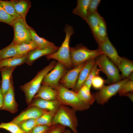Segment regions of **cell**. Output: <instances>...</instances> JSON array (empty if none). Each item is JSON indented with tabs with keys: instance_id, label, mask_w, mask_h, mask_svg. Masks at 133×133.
I'll return each mask as SVG.
<instances>
[{
	"instance_id": "6da1fadb",
	"label": "cell",
	"mask_w": 133,
	"mask_h": 133,
	"mask_svg": "<svg viewBox=\"0 0 133 133\" xmlns=\"http://www.w3.org/2000/svg\"><path fill=\"white\" fill-rule=\"evenodd\" d=\"M64 32L66 36L61 47L56 51L46 56L48 60H57L66 68H71L73 66L70 57L69 43L71 37L74 32L72 26L68 24L65 26Z\"/></svg>"
},
{
	"instance_id": "7a4b0ae2",
	"label": "cell",
	"mask_w": 133,
	"mask_h": 133,
	"mask_svg": "<svg viewBox=\"0 0 133 133\" xmlns=\"http://www.w3.org/2000/svg\"><path fill=\"white\" fill-rule=\"evenodd\" d=\"M56 63L55 60L52 61L39 71L32 80L20 86V88L24 94L26 101L28 105L37 93L44 77L53 68Z\"/></svg>"
},
{
	"instance_id": "3957f363",
	"label": "cell",
	"mask_w": 133,
	"mask_h": 133,
	"mask_svg": "<svg viewBox=\"0 0 133 133\" xmlns=\"http://www.w3.org/2000/svg\"><path fill=\"white\" fill-rule=\"evenodd\" d=\"M57 100L61 105L70 107L75 111H83L88 109L90 106L81 100L75 91L59 84L57 89Z\"/></svg>"
},
{
	"instance_id": "277c9868",
	"label": "cell",
	"mask_w": 133,
	"mask_h": 133,
	"mask_svg": "<svg viewBox=\"0 0 133 133\" xmlns=\"http://www.w3.org/2000/svg\"><path fill=\"white\" fill-rule=\"evenodd\" d=\"M75 111L60 104L53 118V125H59L70 128L73 133H78V120Z\"/></svg>"
},
{
	"instance_id": "5b68a950",
	"label": "cell",
	"mask_w": 133,
	"mask_h": 133,
	"mask_svg": "<svg viewBox=\"0 0 133 133\" xmlns=\"http://www.w3.org/2000/svg\"><path fill=\"white\" fill-rule=\"evenodd\" d=\"M95 60L100 71L107 76L106 83L110 84L121 80L118 68L106 55L102 54L95 58Z\"/></svg>"
},
{
	"instance_id": "8992f818",
	"label": "cell",
	"mask_w": 133,
	"mask_h": 133,
	"mask_svg": "<svg viewBox=\"0 0 133 133\" xmlns=\"http://www.w3.org/2000/svg\"><path fill=\"white\" fill-rule=\"evenodd\" d=\"M70 51L72 63L74 66L88 60L95 59L103 54L99 48L91 50L82 44L70 47Z\"/></svg>"
},
{
	"instance_id": "52a82bcc",
	"label": "cell",
	"mask_w": 133,
	"mask_h": 133,
	"mask_svg": "<svg viewBox=\"0 0 133 133\" xmlns=\"http://www.w3.org/2000/svg\"><path fill=\"white\" fill-rule=\"evenodd\" d=\"M129 78L108 85H104L98 92L93 94L95 100L99 104L103 105L107 102L115 95L122 85L129 80Z\"/></svg>"
},
{
	"instance_id": "ba28073f",
	"label": "cell",
	"mask_w": 133,
	"mask_h": 133,
	"mask_svg": "<svg viewBox=\"0 0 133 133\" xmlns=\"http://www.w3.org/2000/svg\"><path fill=\"white\" fill-rule=\"evenodd\" d=\"M66 68L63 65L58 62L53 68L45 76L42 84L57 90L60 80L67 71Z\"/></svg>"
},
{
	"instance_id": "9c48e42d",
	"label": "cell",
	"mask_w": 133,
	"mask_h": 133,
	"mask_svg": "<svg viewBox=\"0 0 133 133\" xmlns=\"http://www.w3.org/2000/svg\"><path fill=\"white\" fill-rule=\"evenodd\" d=\"M86 62L83 63L67 71L60 80V84L65 87L74 90L80 73Z\"/></svg>"
},
{
	"instance_id": "30bf717a",
	"label": "cell",
	"mask_w": 133,
	"mask_h": 133,
	"mask_svg": "<svg viewBox=\"0 0 133 133\" xmlns=\"http://www.w3.org/2000/svg\"><path fill=\"white\" fill-rule=\"evenodd\" d=\"M3 96V104L0 110L7 111L12 114L17 112L18 104L15 100L12 77L10 88Z\"/></svg>"
},
{
	"instance_id": "8fae6325",
	"label": "cell",
	"mask_w": 133,
	"mask_h": 133,
	"mask_svg": "<svg viewBox=\"0 0 133 133\" xmlns=\"http://www.w3.org/2000/svg\"><path fill=\"white\" fill-rule=\"evenodd\" d=\"M98 45V48L103 53L109 58L117 67L120 63L121 57L119 55L116 49L108 37Z\"/></svg>"
},
{
	"instance_id": "7c38bea8",
	"label": "cell",
	"mask_w": 133,
	"mask_h": 133,
	"mask_svg": "<svg viewBox=\"0 0 133 133\" xmlns=\"http://www.w3.org/2000/svg\"><path fill=\"white\" fill-rule=\"evenodd\" d=\"M48 111L35 106L27 108L14 118L11 122L17 124L25 120L30 119H36Z\"/></svg>"
},
{
	"instance_id": "4fadbf2b",
	"label": "cell",
	"mask_w": 133,
	"mask_h": 133,
	"mask_svg": "<svg viewBox=\"0 0 133 133\" xmlns=\"http://www.w3.org/2000/svg\"><path fill=\"white\" fill-rule=\"evenodd\" d=\"M59 47L55 45L44 49L37 48L35 49L27 54L25 63L31 66L36 59L43 56H46L55 52Z\"/></svg>"
},
{
	"instance_id": "5bb4252c",
	"label": "cell",
	"mask_w": 133,
	"mask_h": 133,
	"mask_svg": "<svg viewBox=\"0 0 133 133\" xmlns=\"http://www.w3.org/2000/svg\"><path fill=\"white\" fill-rule=\"evenodd\" d=\"M33 99L27 108L35 106L42 109L56 113L60 105L57 100H48L40 98Z\"/></svg>"
},
{
	"instance_id": "9a60e30c",
	"label": "cell",
	"mask_w": 133,
	"mask_h": 133,
	"mask_svg": "<svg viewBox=\"0 0 133 133\" xmlns=\"http://www.w3.org/2000/svg\"><path fill=\"white\" fill-rule=\"evenodd\" d=\"M95 62V59L86 62L79 74L74 90L75 92L77 93L84 85Z\"/></svg>"
},
{
	"instance_id": "2e32d148",
	"label": "cell",
	"mask_w": 133,
	"mask_h": 133,
	"mask_svg": "<svg viewBox=\"0 0 133 133\" xmlns=\"http://www.w3.org/2000/svg\"><path fill=\"white\" fill-rule=\"evenodd\" d=\"M16 67L3 68L0 69L2 77L0 86L3 96L9 90L11 83L12 73Z\"/></svg>"
},
{
	"instance_id": "e0dca14e",
	"label": "cell",
	"mask_w": 133,
	"mask_h": 133,
	"mask_svg": "<svg viewBox=\"0 0 133 133\" xmlns=\"http://www.w3.org/2000/svg\"><path fill=\"white\" fill-rule=\"evenodd\" d=\"M57 91L52 87L47 86H41L33 98H40L48 100H57Z\"/></svg>"
},
{
	"instance_id": "ac0fdd59",
	"label": "cell",
	"mask_w": 133,
	"mask_h": 133,
	"mask_svg": "<svg viewBox=\"0 0 133 133\" xmlns=\"http://www.w3.org/2000/svg\"><path fill=\"white\" fill-rule=\"evenodd\" d=\"M16 13L25 21L26 15L31 6V2L29 0H11Z\"/></svg>"
},
{
	"instance_id": "d6986e66",
	"label": "cell",
	"mask_w": 133,
	"mask_h": 133,
	"mask_svg": "<svg viewBox=\"0 0 133 133\" xmlns=\"http://www.w3.org/2000/svg\"><path fill=\"white\" fill-rule=\"evenodd\" d=\"M121 72L122 79L128 78L133 72V62L125 57H121L120 63L117 67Z\"/></svg>"
},
{
	"instance_id": "ffe728a7",
	"label": "cell",
	"mask_w": 133,
	"mask_h": 133,
	"mask_svg": "<svg viewBox=\"0 0 133 133\" xmlns=\"http://www.w3.org/2000/svg\"><path fill=\"white\" fill-rule=\"evenodd\" d=\"M29 26L26 29L14 32V37L13 42L16 45L23 43H28L32 40Z\"/></svg>"
},
{
	"instance_id": "44dd1931",
	"label": "cell",
	"mask_w": 133,
	"mask_h": 133,
	"mask_svg": "<svg viewBox=\"0 0 133 133\" xmlns=\"http://www.w3.org/2000/svg\"><path fill=\"white\" fill-rule=\"evenodd\" d=\"M90 0H78L76 7L72 10V13L81 17L86 21L88 17V9Z\"/></svg>"
},
{
	"instance_id": "7402d4cb",
	"label": "cell",
	"mask_w": 133,
	"mask_h": 133,
	"mask_svg": "<svg viewBox=\"0 0 133 133\" xmlns=\"http://www.w3.org/2000/svg\"><path fill=\"white\" fill-rule=\"evenodd\" d=\"M101 17L99 13L89 15L86 22L89 26L93 36L97 42L98 31L100 19Z\"/></svg>"
},
{
	"instance_id": "603a6c76",
	"label": "cell",
	"mask_w": 133,
	"mask_h": 133,
	"mask_svg": "<svg viewBox=\"0 0 133 133\" xmlns=\"http://www.w3.org/2000/svg\"><path fill=\"white\" fill-rule=\"evenodd\" d=\"M27 55L21 56L14 57L0 61V69L3 68L16 67L25 63Z\"/></svg>"
},
{
	"instance_id": "cb8c5ba5",
	"label": "cell",
	"mask_w": 133,
	"mask_h": 133,
	"mask_svg": "<svg viewBox=\"0 0 133 133\" xmlns=\"http://www.w3.org/2000/svg\"><path fill=\"white\" fill-rule=\"evenodd\" d=\"M90 89L87 86L83 85L76 93L81 100L90 106L95 101L93 95L91 93Z\"/></svg>"
},
{
	"instance_id": "d4e9b609",
	"label": "cell",
	"mask_w": 133,
	"mask_h": 133,
	"mask_svg": "<svg viewBox=\"0 0 133 133\" xmlns=\"http://www.w3.org/2000/svg\"><path fill=\"white\" fill-rule=\"evenodd\" d=\"M28 28L32 40L37 44L38 48L44 49L55 45L54 43L38 36L35 31L32 27L29 26Z\"/></svg>"
},
{
	"instance_id": "484cf974",
	"label": "cell",
	"mask_w": 133,
	"mask_h": 133,
	"mask_svg": "<svg viewBox=\"0 0 133 133\" xmlns=\"http://www.w3.org/2000/svg\"><path fill=\"white\" fill-rule=\"evenodd\" d=\"M16 47L17 52V56L25 55L32 50L38 48L37 44L33 41L28 43H23L16 45Z\"/></svg>"
},
{
	"instance_id": "4316f807",
	"label": "cell",
	"mask_w": 133,
	"mask_h": 133,
	"mask_svg": "<svg viewBox=\"0 0 133 133\" xmlns=\"http://www.w3.org/2000/svg\"><path fill=\"white\" fill-rule=\"evenodd\" d=\"M17 55L16 45L13 42L9 45L0 50V61Z\"/></svg>"
},
{
	"instance_id": "83f0119b",
	"label": "cell",
	"mask_w": 133,
	"mask_h": 133,
	"mask_svg": "<svg viewBox=\"0 0 133 133\" xmlns=\"http://www.w3.org/2000/svg\"><path fill=\"white\" fill-rule=\"evenodd\" d=\"M56 113L48 111L36 119V125H42L51 127L53 126L52 121Z\"/></svg>"
},
{
	"instance_id": "f1b7e54d",
	"label": "cell",
	"mask_w": 133,
	"mask_h": 133,
	"mask_svg": "<svg viewBox=\"0 0 133 133\" xmlns=\"http://www.w3.org/2000/svg\"><path fill=\"white\" fill-rule=\"evenodd\" d=\"M106 22L104 18L102 17L99 24L97 43L98 45L103 42L108 37L107 32Z\"/></svg>"
},
{
	"instance_id": "f546056e",
	"label": "cell",
	"mask_w": 133,
	"mask_h": 133,
	"mask_svg": "<svg viewBox=\"0 0 133 133\" xmlns=\"http://www.w3.org/2000/svg\"><path fill=\"white\" fill-rule=\"evenodd\" d=\"M25 133H28L36 125V119H30L22 121L17 124Z\"/></svg>"
},
{
	"instance_id": "4dcf8cb0",
	"label": "cell",
	"mask_w": 133,
	"mask_h": 133,
	"mask_svg": "<svg viewBox=\"0 0 133 133\" xmlns=\"http://www.w3.org/2000/svg\"><path fill=\"white\" fill-rule=\"evenodd\" d=\"M0 4L9 15L15 18H21L16 12L11 0H0Z\"/></svg>"
},
{
	"instance_id": "1f68e13d",
	"label": "cell",
	"mask_w": 133,
	"mask_h": 133,
	"mask_svg": "<svg viewBox=\"0 0 133 133\" xmlns=\"http://www.w3.org/2000/svg\"><path fill=\"white\" fill-rule=\"evenodd\" d=\"M0 129L5 130L11 133H25L17 124L11 121L7 123L1 122L0 124Z\"/></svg>"
},
{
	"instance_id": "d6a6232c",
	"label": "cell",
	"mask_w": 133,
	"mask_h": 133,
	"mask_svg": "<svg viewBox=\"0 0 133 133\" xmlns=\"http://www.w3.org/2000/svg\"><path fill=\"white\" fill-rule=\"evenodd\" d=\"M98 67V64L95 61V63L83 85L86 86L90 89L91 86L93 78L96 76L99 75L100 71Z\"/></svg>"
},
{
	"instance_id": "836d02e7",
	"label": "cell",
	"mask_w": 133,
	"mask_h": 133,
	"mask_svg": "<svg viewBox=\"0 0 133 133\" xmlns=\"http://www.w3.org/2000/svg\"><path fill=\"white\" fill-rule=\"evenodd\" d=\"M16 18L7 13L0 4V22L12 26L13 21Z\"/></svg>"
},
{
	"instance_id": "e575fe53",
	"label": "cell",
	"mask_w": 133,
	"mask_h": 133,
	"mask_svg": "<svg viewBox=\"0 0 133 133\" xmlns=\"http://www.w3.org/2000/svg\"><path fill=\"white\" fill-rule=\"evenodd\" d=\"M133 91V81L129 80L121 86L118 92L120 96Z\"/></svg>"
},
{
	"instance_id": "d590c367",
	"label": "cell",
	"mask_w": 133,
	"mask_h": 133,
	"mask_svg": "<svg viewBox=\"0 0 133 133\" xmlns=\"http://www.w3.org/2000/svg\"><path fill=\"white\" fill-rule=\"evenodd\" d=\"M106 81L99 75L94 77L91 83V86L96 89L99 90L104 85Z\"/></svg>"
},
{
	"instance_id": "8d00e7d4",
	"label": "cell",
	"mask_w": 133,
	"mask_h": 133,
	"mask_svg": "<svg viewBox=\"0 0 133 133\" xmlns=\"http://www.w3.org/2000/svg\"><path fill=\"white\" fill-rule=\"evenodd\" d=\"M101 1L100 0H90L88 9V16L98 13L97 8Z\"/></svg>"
},
{
	"instance_id": "74e56055",
	"label": "cell",
	"mask_w": 133,
	"mask_h": 133,
	"mask_svg": "<svg viewBox=\"0 0 133 133\" xmlns=\"http://www.w3.org/2000/svg\"><path fill=\"white\" fill-rule=\"evenodd\" d=\"M52 126L37 125L35 126L28 133H47Z\"/></svg>"
},
{
	"instance_id": "f35d334b",
	"label": "cell",
	"mask_w": 133,
	"mask_h": 133,
	"mask_svg": "<svg viewBox=\"0 0 133 133\" xmlns=\"http://www.w3.org/2000/svg\"><path fill=\"white\" fill-rule=\"evenodd\" d=\"M65 127L59 125L52 126L48 133H62L65 130Z\"/></svg>"
},
{
	"instance_id": "ab89813d",
	"label": "cell",
	"mask_w": 133,
	"mask_h": 133,
	"mask_svg": "<svg viewBox=\"0 0 133 133\" xmlns=\"http://www.w3.org/2000/svg\"><path fill=\"white\" fill-rule=\"evenodd\" d=\"M123 96H126L128 97L132 102H133V91L124 94Z\"/></svg>"
},
{
	"instance_id": "60d3db41",
	"label": "cell",
	"mask_w": 133,
	"mask_h": 133,
	"mask_svg": "<svg viewBox=\"0 0 133 133\" xmlns=\"http://www.w3.org/2000/svg\"><path fill=\"white\" fill-rule=\"evenodd\" d=\"M3 96L2 94L0 86V109H1L3 104Z\"/></svg>"
},
{
	"instance_id": "b9f144b4",
	"label": "cell",
	"mask_w": 133,
	"mask_h": 133,
	"mask_svg": "<svg viewBox=\"0 0 133 133\" xmlns=\"http://www.w3.org/2000/svg\"><path fill=\"white\" fill-rule=\"evenodd\" d=\"M62 133H72L70 131L65 130Z\"/></svg>"
},
{
	"instance_id": "7bdbcfd3",
	"label": "cell",
	"mask_w": 133,
	"mask_h": 133,
	"mask_svg": "<svg viewBox=\"0 0 133 133\" xmlns=\"http://www.w3.org/2000/svg\"><path fill=\"white\" fill-rule=\"evenodd\" d=\"M1 81L0 80V84H1Z\"/></svg>"
},
{
	"instance_id": "ee69618b",
	"label": "cell",
	"mask_w": 133,
	"mask_h": 133,
	"mask_svg": "<svg viewBox=\"0 0 133 133\" xmlns=\"http://www.w3.org/2000/svg\"><path fill=\"white\" fill-rule=\"evenodd\" d=\"M0 133H1L0 132Z\"/></svg>"
},
{
	"instance_id": "f6af8a7d",
	"label": "cell",
	"mask_w": 133,
	"mask_h": 133,
	"mask_svg": "<svg viewBox=\"0 0 133 133\" xmlns=\"http://www.w3.org/2000/svg\"><path fill=\"white\" fill-rule=\"evenodd\" d=\"M49 131H48V132H49ZM48 132H47V133H48Z\"/></svg>"
}]
</instances>
